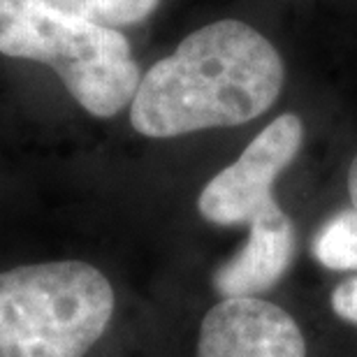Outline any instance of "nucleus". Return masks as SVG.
I'll return each instance as SVG.
<instances>
[{
  "label": "nucleus",
  "instance_id": "1",
  "mask_svg": "<svg viewBox=\"0 0 357 357\" xmlns=\"http://www.w3.org/2000/svg\"><path fill=\"white\" fill-rule=\"evenodd\" d=\"M283 84V59L265 35L220 19L185 35L174 54L142 75L130 123L153 139L244 126L276 102Z\"/></svg>",
  "mask_w": 357,
  "mask_h": 357
},
{
  "label": "nucleus",
  "instance_id": "2",
  "mask_svg": "<svg viewBox=\"0 0 357 357\" xmlns=\"http://www.w3.org/2000/svg\"><path fill=\"white\" fill-rule=\"evenodd\" d=\"M0 54L45 63L96 119L132 102L142 73L116 28L66 14L42 0H0Z\"/></svg>",
  "mask_w": 357,
  "mask_h": 357
},
{
  "label": "nucleus",
  "instance_id": "3",
  "mask_svg": "<svg viewBox=\"0 0 357 357\" xmlns=\"http://www.w3.org/2000/svg\"><path fill=\"white\" fill-rule=\"evenodd\" d=\"M114 316V288L89 262L0 274V357H84Z\"/></svg>",
  "mask_w": 357,
  "mask_h": 357
},
{
  "label": "nucleus",
  "instance_id": "4",
  "mask_svg": "<svg viewBox=\"0 0 357 357\" xmlns=\"http://www.w3.org/2000/svg\"><path fill=\"white\" fill-rule=\"evenodd\" d=\"M302 144V119L297 114L276 116L232 165L220 169L202 188L197 199L202 218L230 227L283 213L274 199V181L297 158Z\"/></svg>",
  "mask_w": 357,
  "mask_h": 357
},
{
  "label": "nucleus",
  "instance_id": "5",
  "mask_svg": "<svg viewBox=\"0 0 357 357\" xmlns=\"http://www.w3.org/2000/svg\"><path fill=\"white\" fill-rule=\"evenodd\" d=\"M197 357H306V341L281 306L260 297H230L206 311Z\"/></svg>",
  "mask_w": 357,
  "mask_h": 357
},
{
  "label": "nucleus",
  "instance_id": "6",
  "mask_svg": "<svg viewBox=\"0 0 357 357\" xmlns=\"http://www.w3.org/2000/svg\"><path fill=\"white\" fill-rule=\"evenodd\" d=\"M297 248L295 223L288 213L255 218L246 244L213 271V290L223 299L258 297L281 281Z\"/></svg>",
  "mask_w": 357,
  "mask_h": 357
},
{
  "label": "nucleus",
  "instance_id": "7",
  "mask_svg": "<svg viewBox=\"0 0 357 357\" xmlns=\"http://www.w3.org/2000/svg\"><path fill=\"white\" fill-rule=\"evenodd\" d=\"M311 253L332 271L357 269V209H344L316 232Z\"/></svg>",
  "mask_w": 357,
  "mask_h": 357
},
{
  "label": "nucleus",
  "instance_id": "8",
  "mask_svg": "<svg viewBox=\"0 0 357 357\" xmlns=\"http://www.w3.org/2000/svg\"><path fill=\"white\" fill-rule=\"evenodd\" d=\"M56 10L89 19L100 26H132L144 21L160 0H42Z\"/></svg>",
  "mask_w": 357,
  "mask_h": 357
},
{
  "label": "nucleus",
  "instance_id": "9",
  "mask_svg": "<svg viewBox=\"0 0 357 357\" xmlns=\"http://www.w3.org/2000/svg\"><path fill=\"white\" fill-rule=\"evenodd\" d=\"M332 311L344 320L357 327V276L346 278L332 292Z\"/></svg>",
  "mask_w": 357,
  "mask_h": 357
},
{
  "label": "nucleus",
  "instance_id": "10",
  "mask_svg": "<svg viewBox=\"0 0 357 357\" xmlns=\"http://www.w3.org/2000/svg\"><path fill=\"white\" fill-rule=\"evenodd\" d=\"M348 195H351L353 209H357V155L351 162V169H348Z\"/></svg>",
  "mask_w": 357,
  "mask_h": 357
}]
</instances>
